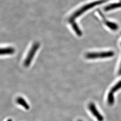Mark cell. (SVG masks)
Masks as SVG:
<instances>
[{
    "instance_id": "cell-9",
    "label": "cell",
    "mask_w": 121,
    "mask_h": 121,
    "mask_svg": "<svg viewBox=\"0 0 121 121\" xmlns=\"http://www.w3.org/2000/svg\"><path fill=\"white\" fill-rule=\"evenodd\" d=\"M121 7V3H113L111 5H108L104 8V10L105 11H108L111 10V9H114L115 8H118Z\"/></svg>"
},
{
    "instance_id": "cell-2",
    "label": "cell",
    "mask_w": 121,
    "mask_h": 121,
    "mask_svg": "<svg viewBox=\"0 0 121 121\" xmlns=\"http://www.w3.org/2000/svg\"><path fill=\"white\" fill-rule=\"evenodd\" d=\"M114 51H104L100 52H90L87 53L86 57L88 59H96L106 58L114 56Z\"/></svg>"
},
{
    "instance_id": "cell-10",
    "label": "cell",
    "mask_w": 121,
    "mask_h": 121,
    "mask_svg": "<svg viewBox=\"0 0 121 121\" xmlns=\"http://www.w3.org/2000/svg\"><path fill=\"white\" fill-rule=\"evenodd\" d=\"M105 23L106 25L112 30H118V25L114 23L107 21H105Z\"/></svg>"
},
{
    "instance_id": "cell-12",
    "label": "cell",
    "mask_w": 121,
    "mask_h": 121,
    "mask_svg": "<svg viewBox=\"0 0 121 121\" xmlns=\"http://www.w3.org/2000/svg\"><path fill=\"white\" fill-rule=\"evenodd\" d=\"M7 121H12V120H11V119H9V120H8Z\"/></svg>"
},
{
    "instance_id": "cell-5",
    "label": "cell",
    "mask_w": 121,
    "mask_h": 121,
    "mask_svg": "<svg viewBox=\"0 0 121 121\" xmlns=\"http://www.w3.org/2000/svg\"><path fill=\"white\" fill-rule=\"evenodd\" d=\"M89 109L93 115L97 119L98 121H103L104 120V118L103 116L99 113L96 107V106L93 103H90L89 105Z\"/></svg>"
},
{
    "instance_id": "cell-11",
    "label": "cell",
    "mask_w": 121,
    "mask_h": 121,
    "mask_svg": "<svg viewBox=\"0 0 121 121\" xmlns=\"http://www.w3.org/2000/svg\"><path fill=\"white\" fill-rule=\"evenodd\" d=\"M118 74L119 75H121V64H120V67L119 69V72H118Z\"/></svg>"
},
{
    "instance_id": "cell-4",
    "label": "cell",
    "mask_w": 121,
    "mask_h": 121,
    "mask_svg": "<svg viewBox=\"0 0 121 121\" xmlns=\"http://www.w3.org/2000/svg\"><path fill=\"white\" fill-rule=\"evenodd\" d=\"M121 88V80L114 86L108 93V105H113L114 102V94Z\"/></svg>"
},
{
    "instance_id": "cell-8",
    "label": "cell",
    "mask_w": 121,
    "mask_h": 121,
    "mask_svg": "<svg viewBox=\"0 0 121 121\" xmlns=\"http://www.w3.org/2000/svg\"><path fill=\"white\" fill-rule=\"evenodd\" d=\"M71 24L73 30L75 32L77 35L79 37L82 36V32L81 31L77 23H75V22H73Z\"/></svg>"
},
{
    "instance_id": "cell-7",
    "label": "cell",
    "mask_w": 121,
    "mask_h": 121,
    "mask_svg": "<svg viewBox=\"0 0 121 121\" xmlns=\"http://www.w3.org/2000/svg\"><path fill=\"white\" fill-rule=\"evenodd\" d=\"M16 101L18 104L21 105L26 109L29 110L30 109V106L28 104H27L25 100L22 98L19 97L18 98H17Z\"/></svg>"
},
{
    "instance_id": "cell-13",
    "label": "cell",
    "mask_w": 121,
    "mask_h": 121,
    "mask_svg": "<svg viewBox=\"0 0 121 121\" xmlns=\"http://www.w3.org/2000/svg\"><path fill=\"white\" fill-rule=\"evenodd\" d=\"M82 121V120H79V121Z\"/></svg>"
},
{
    "instance_id": "cell-6",
    "label": "cell",
    "mask_w": 121,
    "mask_h": 121,
    "mask_svg": "<svg viewBox=\"0 0 121 121\" xmlns=\"http://www.w3.org/2000/svg\"><path fill=\"white\" fill-rule=\"evenodd\" d=\"M14 48L12 47H7L5 48H1L0 50V54L1 55H11L15 53Z\"/></svg>"
},
{
    "instance_id": "cell-3",
    "label": "cell",
    "mask_w": 121,
    "mask_h": 121,
    "mask_svg": "<svg viewBox=\"0 0 121 121\" xmlns=\"http://www.w3.org/2000/svg\"><path fill=\"white\" fill-rule=\"evenodd\" d=\"M39 47L40 44L39 42H35L32 46L24 60V65L26 67H28L30 66L35 54L37 52V50L39 48Z\"/></svg>"
},
{
    "instance_id": "cell-1",
    "label": "cell",
    "mask_w": 121,
    "mask_h": 121,
    "mask_svg": "<svg viewBox=\"0 0 121 121\" xmlns=\"http://www.w3.org/2000/svg\"><path fill=\"white\" fill-rule=\"evenodd\" d=\"M108 0H100L98 1H95L94 2H91L90 3L86 5L83 6V7L80 8L78 10L76 11L75 12L73 13V14L71 16L69 19V21L70 23H71L73 22H74V20L77 19V17L80 16L82 14H83L84 12L91 8H92L95 6L101 5L102 4L106 2Z\"/></svg>"
}]
</instances>
